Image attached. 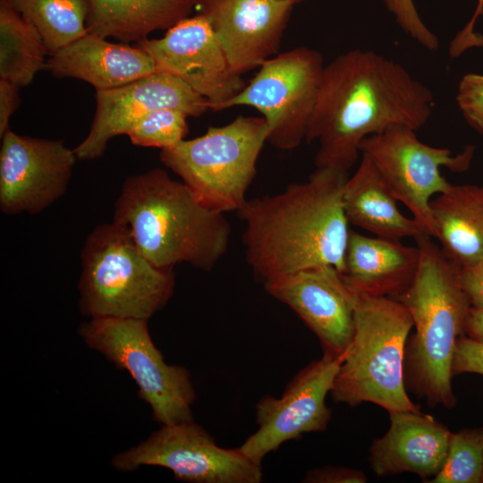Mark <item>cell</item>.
I'll use <instances>...</instances> for the list:
<instances>
[{"mask_svg":"<svg viewBox=\"0 0 483 483\" xmlns=\"http://www.w3.org/2000/svg\"><path fill=\"white\" fill-rule=\"evenodd\" d=\"M49 55L37 30L10 0H0V77L17 86L30 84Z\"/></svg>","mask_w":483,"mask_h":483,"instance_id":"24","label":"cell"},{"mask_svg":"<svg viewBox=\"0 0 483 483\" xmlns=\"http://www.w3.org/2000/svg\"><path fill=\"white\" fill-rule=\"evenodd\" d=\"M453 374L477 373L483 375V341L463 335L457 341L453 363Z\"/></svg>","mask_w":483,"mask_h":483,"instance_id":"30","label":"cell"},{"mask_svg":"<svg viewBox=\"0 0 483 483\" xmlns=\"http://www.w3.org/2000/svg\"><path fill=\"white\" fill-rule=\"evenodd\" d=\"M419 259L417 245L350 230L342 276L357 294L396 298L414 279Z\"/></svg>","mask_w":483,"mask_h":483,"instance_id":"20","label":"cell"},{"mask_svg":"<svg viewBox=\"0 0 483 483\" xmlns=\"http://www.w3.org/2000/svg\"><path fill=\"white\" fill-rule=\"evenodd\" d=\"M303 481L308 483H364L367 481V477L360 470L326 465L309 470Z\"/></svg>","mask_w":483,"mask_h":483,"instance_id":"31","label":"cell"},{"mask_svg":"<svg viewBox=\"0 0 483 483\" xmlns=\"http://www.w3.org/2000/svg\"><path fill=\"white\" fill-rule=\"evenodd\" d=\"M53 55L88 33L89 0H10Z\"/></svg>","mask_w":483,"mask_h":483,"instance_id":"25","label":"cell"},{"mask_svg":"<svg viewBox=\"0 0 483 483\" xmlns=\"http://www.w3.org/2000/svg\"><path fill=\"white\" fill-rule=\"evenodd\" d=\"M461 284L473 307H483V264L460 269Z\"/></svg>","mask_w":483,"mask_h":483,"instance_id":"34","label":"cell"},{"mask_svg":"<svg viewBox=\"0 0 483 483\" xmlns=\"http://www.w3.org/2000/svg\"><path fill=\"white\" fill-rule=\"evenodd\" d=\"M347 178V172L316 167L307 181L247 200L237 212L247 264L263 284L318 266L343 272L351 230L343 204Z\"/></svg>","mask_w":483,"mask_h":483,"instance_id":"2","label":"cell"},{"mask_svg":"<svg viewBox=\"0 0 483 483\" xmlns=\"http://www.w3.org/2000/svg\"><path fill=\"white\" fill-rule=\"evenodd\" d=\"M88 32L123 43L148 38L191 16L197 0H89Z\"/></svg>","mask_w":483,"mask_h":483,"instance_id":"23","label":"cell"},{"mask_svg":"<svg viewBox=\"0 0 483 483\" xmlns=\"http://www.w3.org/2000/svg\"><path fill=\"white\" fill-rule=\"evenodd\" d=\"M324 67L322 55L307 47L278 54L265 61L220 111L254 107L267 123V142L278 149H293L305 141Z\"/></svg>","mask_w":483,"mask_h":483,"instance_id":"9","label":"cell"},{"mask_svg":"<svg viewBox=\"0 0 483 483\" xmlns=\"http://www.w3.org/2000/svg\"><path fill=\"white\" fill-rule=\"evenodd\" d=\"M483 478L481 429L452 433L447 454L431 483H479Z\"/></svg>","mask_w":483,"mask_h":483,"instance_id":"26","label":"cell"},{"mask_svg":"<svg viewBox=\"0 0 483 483\" xmlns=\"http://www.w3.org/2000/svg\"><path fill=\"white\" fill-rule=\"evenodd\" d=\"M174 284V269L152 264L125 225L113 221L88 236L79 282L82 315L148 320L168 302Z\"/></svg>","mask_w":483,"mask_h":483,"instance_id":"6","label":"cell"},{"mask_svg":"<svg viewBox=\"0 0 483 483\" xmlns=\"http://www.w3.org/2000/svg\"><path fill=\"white\" fill-rule=\"evenodd\" d=\"M46 68L57 78H75L96 90L123 86L157 72L153 58L140 46L112 43L88 32L50 55Z\"/></svg>","mask_w":483,"mask_h":483,"instance_id":"19","label":"cell"},{"mask_svg":"<svg viewBox=\"0 0 483 483\" xmlns=\"http://www.w3.org/2000/svg\"><path fill=\"white\" fill-rule=\"evenodd\" d=\"M390 427L376 439L370 467L378 476L411 472L435 477L445 460L452 432L433 417L418 411H391Z\"/></svg>","mask_w":483,"mask_h":483,"instance_id":"18","label":"cell"},{"mask_svg":"<svg viewBox=\"0 0 483 483\" xmlns=\"http://www.w3.org/2000/svg\"><path fill=\"white\" fill-rule=\"evenodd\" d=\"M466 335L483 341V307H470L466 324Z\"/></svg>","mask_w":483,"mask_h":483,"instance_id":"35","label":"cell"},{"mask_svg":"<svg viewBox=\"0 0 483 483\" xmlns=\"http://www.w3.org/2000/svg\"><path fill=\"white\" fill-rule=\"evenodd\" d=\"M419 251L416 275L397 299L409 311L415 329L406 345L409 382L433 405L451 408L452 363L460 337L466 335L470 303L461 284L460 268L425 233L414 238Z\"/></svg>","mask_w":483,"mask_h":483,"instance_id":"4","label":"cell"},{"mask_svg":"<svg viewBox=\"0 0 483 483\" xmlns=\"http://www.w3.org/2000/svg\"><path fill=\"white\" fill-rule=\"evenodd\" d=\"M114 221L129 229L140 252L160 268L187 263L211 271L229 247L231 225L225 213L203 206L161 168L126 179Z\"/></svg>","mask_w":483,"mask_h":483,"instance_id":"3","label":"cell"},{"mask_svg":"<svg viewBox=\"0 0 483 483\" xmlns=\"http://www.w3.org/2000/svg\"><path fill=\"white\" fill-rule=\"evenodd\" d=\"M0 152V208L38 214L66 191L78 159L63 140L4 133Z\"/></svg>","mask_w":483,"mask_h":483,"instance_id":"14","label":"cell"},{"mask_svg":"<svg viewBox=\"0 0 483 483\" xmlns=\"http://www.w3.org/2000/svg\"><path fill=\"white\" fill-rule=\"evenodd\" d=\"M263 117L239 115L223 126L208 127L199 137L162 149L160 160L206 208L239 211L255 178L257 161L267 142Z\"/></svg>","mask_w":483,"mask_h":483,"instance_id":"7","label":"cell"},{"mask_svg":"<svg viewBox=\"0 0 483 483\" xmlns=\"http://www.w3.org/2000/svg\"><path fill=\"white\" fill-rule=\"evenodd\" d=\"M292 7L286 0H197L196 5L241 75L277 54Z\"/></svg>","mask_w":483,"mask_h":483,"instance_id":"17","label":"cell"},{"mask_svg":"<svg viewBox=\"0 0 483 483\" xmlns=\"http://www.w3.org/2000/svg\"><path fill=\"white\" fill-rule=\"evenodd\" d=\"M434 236L460 269L483 264V185L457 184L430 201Z\"/></svg>","mask_w":483,"mask_h":483,"instance_id":"21","label":"cell"},{"mask_svg":"<svg viewBox=\"0 0 483 483\" xmlns=\"http://www.w3.org/2000/svg\"><path fill=\"white\" fill-rule=\"evenodd\" d=\"M343 359L324 352L292 378L279 398L263 396L256 404L258 430L239 447L243 453L262 464L285 442L326 430L331 419L326 398Z\"/></svg>","mask_w":483,"mask_h":483,"instance_id":"12","label":"cell"},{"mask_svg":"<svg viewBox=\"0 0 483 483\" xmlns=\"http://www.w3.org/2000/svg\"><path fill=\"white\" fill-rule=\"evenodd\" d=\"M171 108L199 117L208 109V100L182 80L156 72L121 87L96 90L95 115L85 139L73 148L80 160L100 157L108 141L128 133L146 114Z\"/></svg>","mask_w":483,"mask_h":483,"instance_id":"15","label":"cell"},{"mask_svg":"<svg viewBox=\"0 0 483 483\" xmlns=\"http://www.w3.org/2000/svg\"><path fill=\"white\" fill-rule=\"evenodd\" d=\"M474 147L468 146L454 155L449 148L420 141L416 130L393 125L361 142L360 155L368 157L397 201L411 213L423 233L433 238L434 224L430 201L451 186L441 174L469 169Z\"/></svg>","mask_w":483,"mask_h":483,"instance_id":"10","label":"cell"},{"mask_svg":"<svg viewBox=\"0 0 483 483\" xmlns=\"http://www.w3.org/2000/svg\"><path fill=\"white\" fill-rule=\"evenodd\" d=\"M20 87L6 80H0V137L10 130V119L20 105Z\"/></svg>","mask_w":483,"mask_h":483,"instance_id":"33","label":"cell"},{"mask_svg":"<svg viewBox=\"0 0 483 483\" xmlns=\"http://www.w3.org/2000/svg\"><path fill=\"white\" fill-rule=\"evenodd\" d=\"M155 61L157 72L178 78L220 111L246 86L233 71L208 21L201 13L189 16L159 38L138 43Z\"/></svg>","mask_w":483,"mask_h":483,"instance_id":"13","label":"cell"},{"mask_svg":"<svg viewBox=\"0 0 483 483\" xmlns=\"http://www.w3.org/2000/svg\"><path fill=\"white\" fill-rule=\"evenodd\" d=\"M412 327L409 311L397 299L355 293L354 333L330 392L333 400L350 406L373 402L389 412L419 411L404 384Z\"/></svg>","mask_w":483,"mask_h":483,"instance_id":"5","label":"cell"},{"mask_svg":"<svg viewBox=\"0 0 483 483\" xmlns=\"http://www.w3.org/2000/svg\"><path fill=\"white\" fill-rule=\"evenodd\" d=\"M111 463L123 472L140 466L165 467L176 479L191 483H258L263 479L261 463L240 448L217 445L193 419L161 425L145 441L115 454Z\"/></svg>","mask_w":483,"mask_h":483,"instance_id":"11","label":"cell"},{"mask_svg":"<svg viewBox=\"0 0 483 483\" xmlns=\"http://www.w3.org/2000/svg\"><path fill=\"white\" fill-rule=\"evenodd\" d=\"M354 174L348 177L343 191V204L349 224L377 237L401 241L423 233L419 225L404 216L397 200L370 161L360 155Z\"/></svg>","mask_w":483,"mask_h":483,"instance_id":"22","label":"cell"},{"mask_svg":"<svg viewBox=\"0 0 483 483\" xmlns=\"http://www.w3.org/2000/svg\"><path fill=\"white\" fill-rule=\"evenodd\" d=\"M482 12L483 0H478L476 10L470 21L455 35L449 45V55L452 59L460 56L470 48L483 47V36L474 30L476 20Z\"/></svg>","mask_w":483,"mask_h":483,"instance_id":"32","label":"cell"},{"mask_svg":"<svg viewBox=\"0 0 483 483\" xmlns=\"http://www.w3.org/2000/svg\"><path fill=\"white\" fill-rule=\"evenodd\" d=\"M286 1L292 3L294 5V4H299V3H301V2H302L304 0H286Z\"/></svg>","mask_w":483,"mask_h":483,"instance_id":"36","label":"cell"},{"mask_svg":"<svg viewBox=\"0 0 483 483\" xmlns=\"http://www.w3.org/2000/svg\"><path fill=\"white\" fill-rule=\"evenodd\" d=\"M434 106L431 90L402 64L353 49L325 65L305 141L318 142L316 167L348 173L364 139L393 125L417 131Z\"/></svg>","mask_w":483,"mask_h":483,"instance_id":"1","label":"cell"},{"mask_svg":"<svg viewBox=\"0 0 483 483\" xmlns=\"http://www.w3.org/2000/svg\"><path fill=\"white\" fill-rule=\"evenodd\" d=\"M456 102L466 122L483 133V75H463L458 84Z\"/></svg>","mask_w":483,"mask_h":483,"instance_id":"29","label":"cell"},{"mask_svg":"<svg viewBox=\"0 0 483 483\" xmlns=\"http://www.w3.org/2000/svg\"><path fill=\"white\" fill-rule=\"evenodd\" d=\"M78 331L89 347L131 375L157 422L164 425L193 419L195 390L190 371L165 361L151 339L148 320L91 318Z\"/></svg>","mask_w":483,"mask_h":483,"instance_id":"8","label":"cell"},{"mask_svg":"<svg viewBox=\"0 0 483 483\" xmlns=\"http://www.w3.org/2000/svg\"><path fill=\"white\" fill-rule=\"evenodd\" d=\"M397 24L414 41L429 51L439 47L438 38L426 26L413 0H383Z\"/></svg>","mask_w":483,"mask_h":483,"instance_id":"28","label":"cell"},{"mask_svg":"<svg viewBox=\"0 0 483 483\" xmlns=\"http://www.w3.org/2000/svg\"><path fill=\"white\" fill-rule=\"evenodd\" d=\"M481 440H482V448H483V429H481ZM482 482H483V478H482Z\"/></svg>","mask_w":483,"mask_h":483,"instance_id":"37","label":"cell"},{"mask_svg":"<svg viewBox=\"0 0 483 483\" xmlns=\"http://www.w3.org/2000/svg\"><path fill=\"white\" fill-rule=\"evenodd\" d=\"M263 284L268 294L293 309L315 333L324 352L344 353L354 333L355 293L335 267H309Z\"/></svg>","mask_w":483,"mask_h":483,"instance_id":"16","label":"cell"},{"mask_svg":"<svg viewBox=\"0 0 483 483\" xmlns=\"http://www.w3.org/2000/svg\"><path fill=\"white\" fill-rule=\"evenodd\" d=\"M188 117L179 110L157 109L136 121L127 135L131 143L137 146L158 148L161 150L170 148L187 135Z\"/></svg>","mask_w":483,"mask_h":483,"instance_id":"27","label":"cell"}]
</instances>
